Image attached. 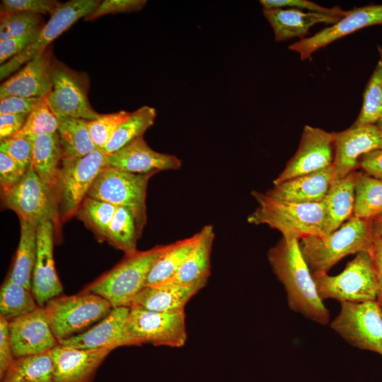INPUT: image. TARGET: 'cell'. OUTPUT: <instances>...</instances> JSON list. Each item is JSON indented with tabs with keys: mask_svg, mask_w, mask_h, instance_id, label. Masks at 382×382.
<instances>
[{
	"mask_svg": "<svg viewBox=\"0 0 382 382\" xmlns=\"http://www.w3.org/2000/svg\"><path fill=\"white\" fill-rule=\"evenodd\" d=\"M267 258L286 290L289 307L315 322L328 323L329 311L318 294L312 274L301 253L299 239L293 236H282L269 250Z\"/></svg>",
	"mask_w": 382,
	"mask_h": 382,
	"instance_id": "obj_1",
	"label": "cell"
},
{
	"mask_svg": "<svg viewBox=\"0 0 382 382\" xmlns=\"http://www.w3.org/2000/svg\"><path fill=\"white\" fill-rule=\"evenodd\" d=\"M373 240L371 219L352 216L338 229L325 236L299 240L301 253L312 275L327 274L344 257L368 252Z\"/></svg>",
	"mask_w": 382,
	"mask_h": 382,
	"instance_id": "obj_2",
	"label": "cell"
},
{
	"mask_svg": "<svg viewBox=\"0 0 382 382\" xmlns=\"http://www.w3.org/2000/svg\"><path fill=\"white\" fill-rule=\"evenodd\" d=\"M257 206L248 215V223L265 224L281 232L283 236H293L299 240L310 236H325V204L279 201L266 193L252 192Z\"/></svg>",
	"mask_w": 382,
	"mask_h": 382,
	"instance_id": "obj_3",
	"label": "cell"
},
{
	"mask_svg": "<svg viewBox=\"0 0 382 382\" xmlns=\"http://www.w3.org/2000/svg\"><path fill=\"white\" fill-rule=\"evenodd\" d=\"M168 245L137 251L117 264L83 291L107 300L112 308L130 307L134 297L146 286L149 274Z\"/></svg>",
	"mask_w": 382,
	"mask_h": 382,
	"instance_id": "obj_4",
	"label": "cell"
},
{
	"mask_svg": "<svg viewBox=\"0 0 382 382\" xmlns=\"http://www.w3.org/2000/svg\"><path fill=\"white\" fill-rule=\"evenodd\" d=\"M44 309L59 342L86 331L105 318L112 307L100 296L82 291L71 296H56L47 302Z\"/></svg>",
	"mask_w": 382,
	"mask_h": 382,
	"instance_id": "obj_5",
	"label": "cell"
},
{
	"mask_svg": "<svg viewBox=\"0 0 382 382\" xmlns=\"http://www.w3.org/2000/svg\"><path fill=\"white\" fill-rule=\"evenodd\" d=\"M108 156L96 148L81 158H63L54 189L60 221L76 215L96 178L108 165Z\"/></svg>",
	"mask_w": 382,
	"mask_h": 382,
	"instance_id": "obj_6",
	"label": "cell"
},
{
	"mask_svg": "<svg viewBox=\"0 0 382 382\" xmlns=\"http://www.w3.org/2000/svg\"><path fill=\"white\" fill-rule=\"evenodd\" d=\"M154 174L131 173L107 165L96 178L87 196L129 209L141 235L147 219L148 182Z\"/></svg>",
	"mask_w": 382,
	"mask_h": 382,
	"instance_id": "obj_7",
	"label": "cell"
},
{
	"mask_svg": "<svg viewBox=\"0 0 382 382\" xmlns=\"http://www.w3.org/2000/svg\"><path fill=\"white\" fill-rule=\"evenodd\" d=\"M187 340L185 313H163L129 307L122 346L151 344L180 347Z\"/></svg>",
	"mask_w": 382,
	"mask_h": 382,
	"instance_id": "obj_8",
	"label": "cell"
},
{
	"mask_svg": "<svg viewBox=\"0 0 382 382\" xmlns=\"http://www.w3.org/2000/svg\"><path fill=\"white\" fill-rule=\"evenodd\" d=\"M322 300L342 302L375 301L379 293L377 277L368 252H360L339 274L312 275Z\"/></svg>",
	"mask_w": 382,
	"mask_h": 382,
	"instance_id": "obj_9",
	"label": "cell"
},
{
	"mask_svg": "<svg viewBox=\"0 0 382 382\" xmlns=\"http://www.w3.org/2000/svg\"><path fill=\"white\" fill-rule=\"evenodd\" d=\"M1 196L5 206L15 212L20 221L37 227L47 221L59 222L54 190L46 185L31 167L15 187Z\"/></svg>",
	"mask_w": 382,
	"mask_h": 382,
	"instance_id": "obj_10",
	"label": "cell"
},
{
	"mask_svg": "<svg viewBox=\"0 0 382 382\" xmlns=\"http://www.w3.org/2000/svg\"><path fill=\"white\" fill-rule=\"evenodd\" d=\"M52 80V89L47 98L50 110L57 117L91 121L101 115L89 103V80L86 73L73 70L53 59Z\"/></svg>",
	"mask_w": 382,
	"mask_h": 382,
	"instance_id": "obj_11",
	"label": "cell"
},
{
	"mask_svg": "<svg viewBox=\"0 0 382 382\" xmlns=\"http://www.w3.org/2000/svg\"><path fill=\"white\" fill-rule=\"evenodd\" d=\"M331 328L354 346L382 355V311L377 301L341 303Z\"/></svg>",
	"mask_w": 382,
	"mask_h": 382,
	"instance_id": "obj_12",
	"label": "cell"
},
{
	"mask_svg": "<svg viewBox=\"0 0 382 382\" xmlns=\"http://www.w3.org/2000/svg\"><path fill=\"white\" fill-rule=\"evenodd\" d=\"M101 1L98 0H71L62 3L48 22L45 24L36 40L22 52L0 66L2 81L16 72L32 59L47 50L50 43L81 18L93 12Z\"/></svg>",
	"mask_w": 382,
	"mask_h": 382,
	"instance_id": "obj_13",
	"label": "cell"
},
{
	"mask_svg": "<svg viewBox=\"0 0 382 382\" xmlns=\"http://www.w3.org/2000/svg\"><path fill=\"white\" fill-rule=\"evenodd\" d=\"M334 143L332 132L306 125L299 147L287 162L284 169L276 178V185L300 175L311 173L333 164Z\"/></svg>",
	"mask_w": 382,
	"mask_h": 382,
	"instance_id": "obj_14",
	"label": "cell"
},
{
	"mask_svg": "<svg viewBox=\"0 0 382 382\" xmlns=\"http://www.w3.org/2000/svg\"><path fill=\"white\" fill-rule=\"evenodd\" d=\"M332 133L336 179L355 171L364 154L382 150V129L377 124H353L345 130Z\"/></svg>",
	"mask_w": 382,
	"mask_h": 382,
	"instance_id": "obj_15",
	"label": "cell"
},
{
	"mask_svg": "<svg viewBox=\"0 0 382 382\" xmlns=\"http://www.w3.org/2000/svg\"><path fill=\"white\" fill-rule=\"evenodd\" d=\"M377 25H382V4L354 7L348 10L347 14L336 23L291 44L289 50L299 53L301 60H306L315 52L334 41L364 28Z\"/></svg>",
	"mask_w": 382,
	"mask_h": 382,
	"instance_id": "obj_16",
	"label": "cell"
},
{
	"mask_svg": "<svg viewBox=\"0 0 382 382\" xmlns=\"http://www.w3.org/2000/svg\"><path fill=\"white\" fill-rule=\"evenodd\" d=\"M8 330L15 358L47 352L59 345L44 307L8 321Z\"/></svg>",
	"mask_w": 382,
	"mask_h": 382,
	"instance_id": "obj_17",
	"label": "cell"
},
{
	"mask_svg": "<svg viewBox=\"0 0 382 382\" xmlns=\"http://www.w3.org/2000/svg\"><path fill=\"white\" fill-rule=\"evenodd\" d=\"M54 224L45 221L37 227V256L32 278V292L39 306L62 295V284L56 272L53 256Z\"/></svg>",
	"mask_w": 382,
	"mask_h": 382,
	"instance_id": "obj_18",
	"label": "cell"
},
{
	"mask_svg": "<svg viewBox=\"0 0 382 382\" xmlns=\"http://www.w3.org/2000/svg\"><path fill=\"white\" fill-rule=\"evenodd\" d=\"M52 49L32 59L5 80L0 86V99L11 96L43 98L52 89Z\"/></svg>",
	"mask_w": 382,
	"mask_h": 382,
	"instance_id": "obj_19",
	"label": "cell"
},
{
	"mask_svg": "<svg viewBox=\"0 0 382 382\" xmlns=\"http://www.w3.org/2000/svg\"><path fill=\"white\" fill-rule=\"evenodd\" d=\"M112 349H79L58 345L51 349L54 382H92Z\"/></svg>",
	"mask_w": 382,
	"mask_h": 382,
	"instance_id": "obj_20",
	"label": "cell"
},
{
	"mask_svg": "<svg viewBox=\"0 0 382 382\" xmlns=\"http://www.w3.org/2000/svg\"><path fill=\"white\" fill-rule=\"evenodd\" d=\"M108 165L131 173L156 174L180 169L182 161L175 155L154 151L141 137L108 156Z\"/></svg>",
	"mask_w": 382,
	"mask_h": 382,
	"instance_id": "obj_21",
	"label": "cell"
},
{
	"mask_svg": "<svg viewBox=\"0 0 382 382\" xmlns=\"http://www.w3.org/2000/svg\"><path fill=\"white\" fill-rule=\"evenodd\" d=\"M335 179L332 164L322 170L274 185L265 193L279 201L296 203L320 202L325 199Z\"/></svg>",
	"mask_w": 382,
	"mask_h": 382,
	"instance_id": "obj_22",
	"label": "cell"
},
{
	"mask_svg": "<svg viewBox=\"0 0 382 382\" xmlns=\"http://www.w3.org/2000/svg\"><path fill=\"white\" fill-rule=\"evenodd\" d=\"M129 307L112 308L110 313L95 325L81 334L59 341V344L79 349L122 347L124 328Z\"/></svg>",
	"mask_w": 382,
	"mask_h": 382,
	"instance_id": "obj_23",
	"label": "cell"
},
{
	"mask_svg": "<svg viewBox=\"0 0 382 382\" xmlns=\"http://www.w3.org/2000/svg\"><path fill=\"white\" fill-rule=\"evenodd\" d=\"M263 15L270 24L277 42L294 37L302 40L314 25L321 23L332 25L342 18L292 8L263 9Z\"/></svg>",
	"mask_w": 382,
	"mask_h": 382,
	"instance_id": "obj_24",
	"label": "cell"
},
{
	"mask_svg": "<svg viewBox=\"0 0 382 382\" xmlns=\"http://www.w3.org/2000/svg\"><path fill=\"white\" fill-rule=\"evenodd\" d=\"M204 286L166 282L144 287L131 306L163 313L184 312L187 302Z\"/></svg>",
	"mask_w": 382,
	"mask_h": 382,
	"instance_id": "obj_25",
	"label": "cell"
},
{
	"mask_svg": "<svg viewBox=\"0 0 382 382\" xmlns=\"http://www.w3.org/2000/svg\"><path fill=\"white\" fill-rule=\"evenodd\" d=\"M359 172L350 173L335 179L323 199L325 204L324 233L328 236L338 229L353 216L355 184Z\"/></svg>",
	"mask_w": 382,
	"mask_h": 382,
	"instance_id": "obj_26",
	"label": "cell"
},
{
	"mask_svg": "<svg viewBox=\"0 0 382 382\" xmlns=\"http://www.w3.org/2000/svg\"><path fill=\"white\" fill-rule=\"evenodd\" d=\"M197 245L175 275L168 282L185 285L205 286L210 275L211 253L214 231L211 225L204 226Z\"/></svg>",
	"mask_w": 382,
	"mask_h": 382,
	"instance_id": "obj_27",
	"label": "cell"
},
{
	"mask_svg": "<svg viewBox=\"0 0 382 382\" xmlns=\"http://www.w3.org/2000/svg\"><path fill=\"white\" fill-rule=\"evenodd\" d=\"M30 138L33 140L30 167L46 185L54 190L64 158L58 134L56 132Z\"/></svg>",
	"mask_w": 382,
	"mask_h": 382,
	"instance_id": "obj_28",
	"label": "cell"
},
{
	"mask_svg": "<svg viewBox=\"0 0 382 382\" xmlns=\"http://www.w3.org/2000/svg\"><path fill=\"white\" fill-rule=\"evenodd\" d=\"M200 236L201 231H199L192 236L168 244L167 249L151 268L147 277L146 286L169 282L192 251Z\"/></svg>",
	"mask_w": 382,
	"mask_h": 382,
	"instance_id": "obj_29",
	"label": "cell"
},
{
	"mask_svg": "<svg viewBox=\"0 0 382 382\" xmlns=\"http://www.w3.org/2000/svg\"><path fill=\"white\" fill-rule=\"evenodd\" d=\"M1 382H54L51 350L15 358Z\"/></svg>",
	"mask_w": 382,
	"mask_h": 382,
	"instance_id": "obj_30",
	"label": "cell"
},
{
	"mask_svg": "<svg viewBox=\"0 0 382 382\" xmlns=\"http://www.w3.org/2000/svg\"><path fill=\"white\" fill-rule=\"evenodd\" d=\"M21 235L12 269L8 277L28 289L32 288V278L37 256V227L20 221Z\"/></svg>",
	"mask_w": 382,
	"mask_h": 382,
	"instance_id": "obj_31",
	"label": "cell"
},
{
	"mask_svg": "<svg viewBox=\"0 0 382 382\" xmlns=\"http://www.w3.org/2000/svg\"><path fill=\"white\" fill-rule=\"evenodd\" d=\"M57 134L64 158H81L96 148L90 135L88 121L73 117H58Z\"/></svg>",
	"mask_w": 382,
	"mask_h": 382,
	"instance_id": "obj_32",
	"label": "cell"
},
{
	"mask_svg": "<svg viewBox=\"0 0 382 382\" xmlns=\"http://www.w3.org/2000/svg\"><path fill=\"white\" fill-rule=\"evenodd\" d=\"M156 109L143 105L132 112L129 118L116 130L108 144L103 149L110 156L135 139L144 137L145 132L154 123Z\"/></svg>",
	"mask_w": 382,
	"mask_h": 382,
	"instance_id": "obj_33",
	"label": "cell"
},
{
	"mask_svg": "<svg viewBox=\"0 0 382 382\" xmlns=\"http://www.w3.org/2000/svg\"><path fill=\"white\" fill-rule=\"evenodd\" d=\"M382 212V180L359 172L355 184L353 216L371 219Z\"/></svg>",
	"mask_w": 382,
	"mask_h": 382,
	"instance_id": "obj_34",
	"label": "cell"
},
{
	"mask_svg": "<svg viewBox=\"0 0 382 382\" xmlns=\"http://www.w3.org/2000/svg\"><path fill=\"white\" fill-rule=\"evenodd\" d=\"M39 306L31 289L6 279L0 291V316L8 321L35 310Z\"/></svg>",
	"mask_w": 382,
	"mask_h": 382,
	"instance_id": "obj_35",
	"label": "cell"
},
{
	"mask_svg": "<svg viewBox=\"0 0 382 382\" xmlns=\"http://www.w3.org/2000/svg\"><path fill=\"white\" fill-rule=\"evenodd\" d=\"M141 236L132 212L126 207H117L106 241L128 255L137 251V243Z\"/></svg>",
	"mask_w": 382,
	"mask_h": 382,
	"instance_id": "obj_36",
	"label": "cell"
},
{
	"mask_svg": "<svg viewBox=\"0 0 382 382\" xmlns=\"http://www.w3.org/2000/svg\"><path fill=\"white\" fill-rule=\"evenodd\" d=\"M378 59L363 94V103L355 125L376 124L382 119V46Z\"/></svg>",
	"mask_w": 382,
	"mask_h": 382,
	"instance_id": "obj_37",
	"label": "cell"
},
{
	"mask_svg": "<svg viewBox=\"0 0 382 382\" xmlns=\"http://www.w3.org/2000/svg\"><path fill=\"white\" fill-rule=\"evenodd\" d=\"M117 207L86 196L76 216L88 227L100 241H106L110 223Z\"/></svg>",
	"mask_w": 382,
	"mask_h": 382,
	"instance_id": "obj_38",
	"label": "cell"
},
{
	"mask_svg": "<svg viewBox=\"0 0 382 382\" xmlns=\"http://www.w3.org/2000/svg\"><path fill=\"white\" fill-rule=\"evenodd\" d=\"M58 117L50 108L47 96L39 103L28 115L21 129L13 137H34L57 132Z\"/></svg>",
	"mask_w": 382,
	"mask_h": 382,
	"instance_id": "obj_39",
	"label": "cell"
},
{
	"mask_svg": "<svg viewBox=\"0 0 382 382\" xmlns=\"http://www.w3.org/2000/svg\"><path fill=\"white\" fill-rule=\"evenodd\" d=\"M40 14L17 12L1 15L0 41L15 37L43 25Z\"/></svg>",
	"mask_w": 382,
	"mask_h": 382,
	"instance_id": "obj_40",
	"label": "cell"
},
{
	"mask_svg": "<svg viewBox=\"0 0 382 382\" xmlns=\"http://www.w3.org/2000/svg\"><path fill=\"white\" fill-rule=\"evenodd\" d=\"M130 113L120 110L101 114L97 119L88 121L90 135L96 146L103 149L110 141L117 128L129 118Z\"/></svg>",
	"mask_w": 382,
	"mask_h": 382,
	"instance_id": "obj_41",
	"label": "cell"
},
{
	"mask_svg": "<svg viewBox=\"0 0 382 382\" xmlns=\"http://www.w3.org/2000/svg\"><path fill=\"white\" fill-rule=\"evenodd\" d=\"M61 4V2L54 0H2L0 7L1 15L28 12L52 16Z\"/></svg>",
	"mask_w": 382,
	"mask_h": 382,
	"instance_id": "obj_42",
	"label": "cell"
},
{
	"mask_svg": "<svg viewBox=\"0 0 382 382\" xmlns=\"http://www.w3.org/2000/svg\"><path fill=\"white\" fill-rule=\"evenodd\" d=\"M32 151L30 137H12L0 142V152L12 158L25 173L30 167Z\"/></svg>",
	"mask_w": 382,
	"mask_h": 382,
	"instance_id": "obj_43",
	"label": "cell"
},
{
	"mask_svg": "<svg viewBox=\"0 0 382 382\" xmlns=\"http://www.w3.org/2000/svg\"><path fill=\"white\" fill-rule=\"evenodd\" d=\"M263 9L277 8H292L299 10H307L308 12L320 13L344 17L348 11L339 7L326 8L308 0H260Z\"/></svg>",
	"mask_w": 382,
	"mask_h": 382,
	"instance_id": "obj_44",
	"label": "cell"
},
{
	"mask_svg": "<svg viewBox=\"0 0 382 382\" xmlns=\"http://www.w3.org/2000/svg\"><path fill=\"white\" fill-rule=\"evenodd\" d=\"M146 0H105L84 18L85 21H93L107 14L139 11L146 5Z\"/></svg>",
	"mask_w": 382,
	"mask_h": 382,
	"instance_id": "obj_45",
	"label": "cell"
},
{
	"mask_svg": "<svg viewBox=\"0 0 382 382\" xmlns=\"http://www.w3.org/2000/svg\"><path fill=\"white\" fill-rule=\"evenodd\" d=\"M43 25L36 28L21 36L0 41V64L5 63L34 42Z\"/></svg>",
	"mask_w": 382,
	"mask_h": 382,
	"instance_id": "obj_46",
	"label": "cell"
},
{
	"mask_svg": "<svg viewBox=\"0 0 382 382\" xmlns=\"http://www.w3.org/2000/svg\"><path fill=\"white\" fill-rule=\"evenodd\" d=\"M25 172L8 156L0 152V184L1 193L15 187Z\"/></svg>",
	"mask_w": 382,
	"mask_h": 382,
	"instance_id": "obj_47",
	"label": "cell"
},
{
	"mask_svg": "<svg viewBox=\"0 0 382 382\" xmlns=\"http://www.w3.org/2000/svg\"><path fill=\"white\" fill-rule=\"evenodd\" d=\"M42 98L11 96L0 99V114L29 115Z\"/></svg>",
	"mask_w": 382,
	"mask_h": 382,
	"instance_id": "obj_48",
	"label": "cell"
},
{
	"mask_svg": "<svg viewBox=\"0 0 382 382\" xmlns=\"http://www.w3.org/2000/svg\"><path fill=\"white\" fill-rule=\"evenodd\" d=\"M14 359L10 340L8 321L0 316V378L3 376Z\"/></svg>",
	"mask_w": 382,
	"mask_h": 382,
	"instance_id": "obj_49",
	"label": "cell"
},
{
	"mask_svg": "<svg viewBox=\"0 0 382 382\" xmlns=\"http://www.w3.org/2000/svg\"><path fill=\"white\" fill-rule=\"evenodd\" d=\"M28 115L0 114V141L12 138L24 125Z\"/></svg>",
	"mask_w": 382,
	"mask_h": 382,
	"instance_id": "obj_50",
	"label": "cell"
},
{
	"mask_svg": "<svg viewBox=\"0 0 382 382\" xmlns=\"http://www.w3.org/2000/svg\"><path fill=\"white\" fill-rule=\"evenodd\" d=\"M358 168L364 173L382 180V150H375L362 156Z\"/></svg>",
	"mask_w": 382,
	"mask_h": 382,
	"instance_id": "obj_51",
	"label": "cell"
},
{
	"mask_svg": "<svg viewBox=\"0 0 382 382\" xmlns=\"http://www.w3.org/2000/svg\"><path fill=\"white\" fill-rule=\"evenodd\" d=\"M377 277L379 293L382 292V235L373 233V240L369 250ZM378 293V294H379Z\"/></svg>",
	"mask_w": 382,
	"mask_h": 382,
	"instance_id": "obj_52",
	"label": "cell"
},
{
	"mask_svg": "<svg viewBox=\"0 0 382 382\" xmlns=\"http://www.w3.org/2000/svg\"><path fill=\"white\" fill-rule=\"evenodd\" d=\"M372 231L382 235V212L371 219Z\"/></svg>",
	"mask_w": 382,
	"mask_h": 382,
	"instance_id": "obj_53",
	"label": "cell"
},
{
	"mask_svg": "<svg viewBox=\"0 0 382 382\" xmlns=\"http://www.w3.org/2000/svg\"><path fill=\"white\" fill-rule=\"evenodd\" d=\"M377 302L378 303L382 311V292L379 293L377 297Z\"/></svg>",
	"mask_w": 382,
	"mask_h": 382,
	"instance_id": "obj_54",
	"label": "cell"
},
{
	"mask_svg": "<svg viewBox=\"0 0 382 382\" xmlns=\"http://www.w3.org/2000/svg\"><path fill=\"white\" fill-rule=\"evenodd\" d=\"M376 124L382 129V119L379 120Z\"/></svg>",
	"mask_w": 382,
	"mask_h": 382,
	"instance_id": "obj_55",
	"label": "cell"
}]
</instances>
